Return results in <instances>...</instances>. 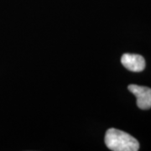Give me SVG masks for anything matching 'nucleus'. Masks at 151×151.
<instances>
[{"instance_id": "f03ea898", "label": "nucleus", "mask_w": 151, "mask_h": 151, "mask_svg": "<svg viewBox=\"0 0 151 151\" xmlns=\"http://www.w3.org/2000/svg\"><path fill=\"white\" fill-rule=\"evenodd\" d=\"M129 90L137 97V106L140 109L151 108V88L147 86L129 85Z\"/></svg>"}, {"instance_id": "f257e3e1", "label": "nucleus", "mask_w": 151, "mask_h": 151, "mask_svg": "<svg viewBox=\"0 0 151 151\" xmlns=\"http://www.w3.org/2000/svg\"><path fill=\"white\" fill-rule=\"evenodd\" d=\"M105 144L109 150L113 151H137L139 144L133 136L124 131L109 129L105 135Z\"/></svg>"}, {"instance_id": "7ed1b4c3", "label": "nucleus", "mask_w": 151, "mask_h": 151, "mask_svg": "<svg viewBox=\"0 0 151 151\" xmlns=\"http://www.w3.org/2000/svg\"><path fill=\"white\" fill-rule=\"evenodd\" d=\"M121 62L126 69L134 72H140L145 68V60L140 55L124 54Z\"/></svg>"}]
</instances>
